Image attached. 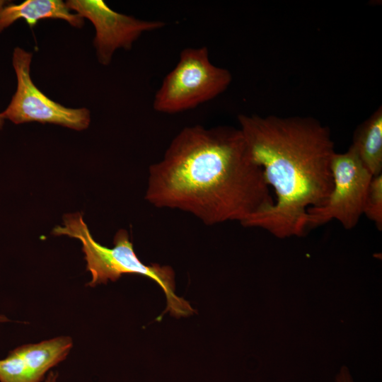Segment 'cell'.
<instances>
[{"instance_id":"277c9868","label":"cell","mask_w":382,"mask_h":382,"mask_svg":"<svg viewBox=\"0 0 382 382\" xmlns=\"http://www.w3.org/2000/svg\"><path fill=\"white\" fill-rule=\"evenodd\" d=\"M231 81L228 69L211 62L207 47L185 48L156 92L153 108L165 114L193 109L221 94Z\"/></svg>"},{"instance_id":"52a82bcc","label":"cell","mask_w":382,"mask_h":382,"mask_svg":"<svg viewBox=\"0 0 382 382\" xmlns=\"http://www.w3.org/2000/svg\"><path fill=\"white\" fill-rule=\"evenodd\" d=\"M70 11L94 26L93 45L98 62L108 65L116 50H130L142 34L162 28L165 23L156 20H141L118 13L103 0H68Z\"/></svg>"},{"instance_id":"9c48e42d","label":"cell","mask_w":382,"mask_h":382,"mask_svg":"<svg viewBox=\"0 0 382 382\" xmlns=\"http://www.w3.org/2000/svg\"><path fill=\"white\" fill-rule=\"evenodd\" d=\"M73 346L70 337L60 336L35 344L19 346L16 350L37 382L54 366L64 360Z\"/></svg>"},{"instance_id":"7a4b0ae2","label":"cell","mask_w":382,"mask_h":382,"mask_svg":"<svg viewBox=\"0 0 382 382\" xmlns=\"http://www.w3.org/2000/svg\"><path fill=\"white\" fill-rule=\"evenodd\" d=\"M254 161L276 200L241 225L262 228L279 238L304 236L307 211L323 206L333 188L335 153L329 128L311 117L238 116Z\"/></svg>"},{"instance_id":"2e32d148","label":"cell","mask_w":382,"mask_h":382,"mask_svg":"<svg viewBox=\"0 0 382 382\" xmlns=\"http://www.w3.org/2000/svg\"><path fill=\"white\" fill-rule=\"evenodd\" d=\"M8 320V318L4 315L0 314V324L6 323Z\"/></svg>"},{"instance_id":"4fadbf2b","label":"cell","mask_w":382,"mask_h":382,"mask_svg":"<svg viewBox=\"0 0 382 382\" xmlns=\"http://www.w3.org/2000/svg\"><path fill=\"white\" fill-rule=\"evenodd\" d=\"M336 382H353L348 369L342 366L336 376Z\"/></svg>"},{"instance_id":"9a60e30c","label":"cell","mask_w":382,"mask_h":382,"mask_svg":"<svg viewBox=\"0 0 382 382\" xmlns=\"http://www.w3.org/2000/svg\"><path fill=\"white\" fill-rule=\"evenodd\" d=\"M9 1L5 0H0V13L2 11L3 8L8 3Z\"/></svg>"},{"instance_id":"e0dca14e","label":"cell","mask_w":382,"mask_h":382,"mask_svg":"<svg viewBox=\"0 0 382 382\" xmlns=\"http://www.w3.org/2000/svg\"><path fill=\"white\" fill-rule=\"evenodd\" d=\"M5 119L4 118L2 114L0 112V129L2 128L4 124Z\"/></svg>"},{"instance_id":"3957f363","label":"cell","mask_w":382,"mask_h":382,"mask_svg":"<svg viewBox=\"0 0 382 382\" xmlns=\"http://www.w3.org/2000/svg\"><path fill=\"white\" fill-rule=\"evenodd\" d=\"M52 233L76 238L81 243L86 268L91 274L88 286L105 284L109 280L115 282L125 274H139L154 280L163 289L167 299L165 312L181 317L195 311L187 301L175 294L173 269L167 265L144 264L137 256L125 229L117 231L112 248L105 247L95 241L83 215L78 212L66 214L62 225L55 226Z\"/></svg>"},{"instance_id":"5bb4252c","label":"cell","mask_w":382,"mask_h":382,"mask_svg":"<svg viewBox=\"0 0 382 382\" xmlns=\"http://www.w3.org/2000/svg\"><path fill=\"white\" fill-rule=\"evenodd\" d=\"M58 374L56 372L50 371L47 376L45 382H57Z\"/></svg>"},{"instance_id":"30bf717a","label":"cell","mask_w":382,"mask_h":382,"mask_svg":"<svg viewBox=\"0 0 382 382\" xmlns=\"http://www.w3.org/2000/svg\"><path fill=\"white\" fill-rule=\"evenodd\" d=\"M372 176L382 174V107L356 129L351 145Z\"/></svg>"},{"instance_id":"7c38bea8","label":"cell","mask_w":382,"mask_h":382,"mask_svg":"<svg viewBox=\"0 0 382 382\" xmlns=\"http://www.w3.org/2000/svg\"><path fill=\"white\" fill-rule=\"evenodd\" d=\"M363 214L374 221L379 231L382 230V174L373 176L369 183Z\"/></svg>"},{"instance_id":"ba28073f","label":"cell","mask_w":382,"mask_h":382,"mask_svg":"<svg viewBox=\"0 0 382 382\" xmlns=\"http://www.w3.org/2000/svg\"><path fill=\"white\" fill-rule=\"evenodd\" d=\"M61 19L71 26L81 28L84 19L71 12L62 0H26L16 4L8 3L0 13V33L18 20H24L30 28L43 19Z\"/></svg>"},{"instance_id":"5b68a950","label":"cell","mask_w":382,"mask_h":382,"mask_svg":"<svg viewBox=\"0 0 382 382\" xmlns=\"http://www.w3.org/2000/svg\"><path fill=\"white\" fill-rule=\"evenodd\" d=\"M33 53L16 47L12 54V65L16 74V92L7 108L1 113L5 120L14 124L27 122L50 123L81 131L91 122L88 109L65 107L42 92L30 76Z\"/></svg>"},{"instance_id":"8fae6325","label":"cell","mask_w":382,"mask_h":382,"mask_svg":"<svg viewBox=\"0 0 382 382\" xmlns=\"http://www.w3.org/2000/svg\"><path fill=\"white\" fill-rule=\"evenodd\" d=\"M0 382H37L16 349L0 359Z\"/></svg>"},{"instance_id":"8992f818","label":"cell","mask_w":382,"mask_h":382,"mask_svg":"<svg viewBox=\"0 0 382 382\" xmlns=\"http://www.w3.org/2000/svg\"><path fill=\"white\" fill-rule=\"evenodd\" d=\"M333 188L325 204L307 211V228L335 219L347 229L357 226L364 212L366 191L372 178L354 148L335 153L331 161Z\"/></svg>"},{"instance_id":"6da1fadb","label":"cell","mask_w":382,"mask_h":382,"mask_svg":"<svg viewBox=\"0 0 382 382\" xmlns=\"http://www.w3.org/2000/svg\"><path fill=\"white\" fill-rule=\"evenodd\" d=\"M145 199L190 213L205 225L241 224L273 205L263 171L238 128L185 127L149 167Z\"/></svg>"}]
</instances>
